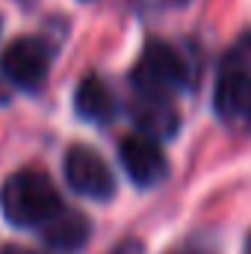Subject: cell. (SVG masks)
Returning <instances> with one entry per match:
<instances>
[{
	"instance_id": "3957f363",
	"label": "cell",
	"mask_w": 251,
	"mask_h": 254,
	"mask_svg": "<svg viewBox=\"0 0 251 254\" xmlns=\"http://www.w3.org/2000/svg\"><path fill=\"white\" fill-rule=\"evenodd\" d=\"M51 63H54V48L42 36L15 39L0 54V71H3V77L12 86L24 89V92H36V89L45 86Z\"/></svg>"
},
{
	"instance_id": "ba28073f",
	"label": "cell",
	"mask_w": 251,
	"mask_h": 254,
	"mask_svg": "<svg viewBox=\"0 0 251 254\" xmlns=\"http://www.w3.org/2000/svg\"><path fill=\"white\" fill-rule=\"evenodd\" d=\"M39 234H42V240H45L51 249H57V252H77V249H83V246L89 243L92 225H89V219H86L83 213L65 210L63 207L51 222H45V225L39 228Z\"/></svg>"
},
{
	"instance_id": "4fadbf2b",
	"label": "cell",
	"mask_w": 251,
	"mask_h": 254,
	"mask_svg": "<svg viewBox=\"0 0 251 254\" xmlns=\"http://www.w3.org/2000/svg\"><path fill=\"white\" fill-rule=\"evenodd\" d=\"M6 101V89H3V83H0V104Z\"/></svg>"
},
{
	"instance_id": "8992f818",
	"label": "cell",
	"mask_w": 251,
	"mask_h": 254,
	"mask_svg": "<svg viewBox=\"0 0 251 254\" xmlns=\"http://www.w3.org/2000/svg\"><path fill=\"white\" fill-rule=\"evenodd\" d=\"M216 116L231 127H251V74L231 68L219 77L213 95Z\"/></svg>"
},
{
	"instance_id": "6da1fadb",
	"label": "cell",
	"mask_w": 251,
	"mask_h": 254,
	"mask_svg": "<svg viewBox=\"0 0 251 254\" xmlns=\"http://www.w3.org/2000/svg\"><path fill=\"white\" fill-rule=\"evenodd\" d=\"M0 210L15 228H42L63 210V198L48 175L24 169L3 184Z\"/></svg>"
},
{
	"instance_id": "277c9868",
	"label": "cell",
	"mask_w": 251,
	"mask_h": 254,
	"mask_svg": "<svg viewBox=\"0 0 251 254\" xmlns=\"http://www.w3.org/2000/svg\"><path fill=\"white\" fill-rule=\"evenodd\" d=\"M65 181L68 187L92 201H110L116 195V175L107 166V160L86 148V145H74L65 154Z\"/></svg>"
},
{
	"instance_id": "7a4b0ae2",
	"label": "cell",
	"mask_w": 251,
	"mask_h": 254,
	"mask_svg": "<svg viewBox=\"0 0 251 254\" xmlns=\"http://www.w3.org/2000/svg\"><path fill=\"white\" fill-rule=\"evenodd\" d=\"M133 86L139 95L169 98L192 86V68L181 51L166 42H151L133 68Z\"/></svg>"
},
{
	"instance_id": "9c48e42d",
	"label": "cell",
	"mask_w": 251,
	"mask_h": 254,
	"mask_svg": "<svg viewBox=\"0 0 251 254\" xmlns=\"http://www.w3.org/2000/svg\"><path fill=\"white\" fill-rule=\"evenodd\" d=\"M74 110L83 122L107 125L116 116V98L101 77H86L74 92Z\"/></svg>"
},
{
	"instance_id": "8fae6325",
	"label": "cell",
	"mask_w": 251,
	"mask_h": 254,
	"mask_svg": "<svg viewBox=\"0 0 251 254\" xmlns=\"http://www.w3.org/2000/svg\"><path fill=\"white\" fill-rule=\"evenodd\" d=\"M0 254H42V252H33V249H24V246H6Z\"/></svg>"
},
{
	"instance_id": "30bf717a",
	"label": "cell",
	"mask_w": 251,
	"mask_h": 254,
	"mask_svg": "<svg viewBox=\"0 0 251 254\" xmlns=\"http://www.w3.org/2000/svg\"><path fill=\"white\" fill-rule=\"evenodd\" d=\"M110 254H145V249H142L139 240H125V243H119Z\"/></svg>"
},
{
	"instance_id": "52a82bcc",
	"label": "cell",
	"mask_w": 251,
	"mask_h": 254,
	"mask_svg": "<svg viewBox=\"0 0 251 254\" xmlns=\"http://www.w3.org/2000/svg\"><path fill=\"white\" fill-rule=\"evenodd\" d=\"M133 125L139 127L142 136L148 139H169L178 133V110L169 104V98H151V95H139V101L133 104Z\"/></svg>"
},
{
	"instance_id": "7c38bea8",
	"label": "cell",
	"mask_w": 251,
	"mask_h": 254,
	"mask_svg": "<svg viewBox=\"0 0 251 254\" xmlns=\"http://www.w3.org/2000/svg\"><path fill=\"white\" fill-rule=\"evenodd\" d=\"M243 254H251V234L246 237V252H243Z\"/></svg>"
},
{
	"instance_id": "5b68a950",
	"label": "cell",
	"mask_w": 251,
	"mask_h": 254,
	"mask_svg": "<svg viewBox=\"0 0 251 254\" xmlns=\"http://www.w3.org/2000/svg\"><path fill=\"white\" fill-rule=\"evenodd\" d=\"M119 157H122V166H125L127 178L136 187H145V190L157 187L169 175V160H166L163 148L154 139L142 136V133L127 136L125 142L119 145Z\"/></svg>"
}]
</instances>
